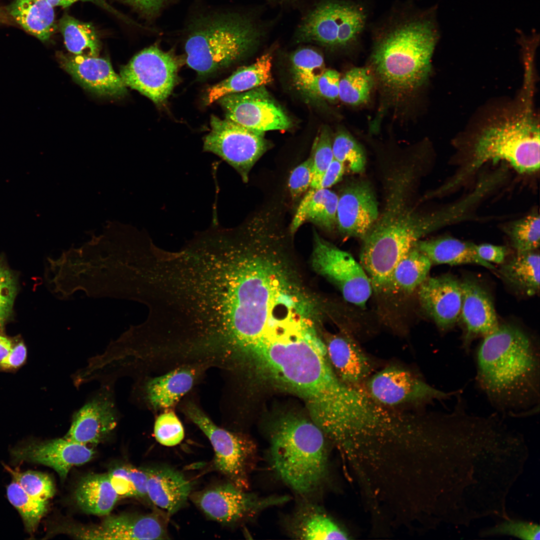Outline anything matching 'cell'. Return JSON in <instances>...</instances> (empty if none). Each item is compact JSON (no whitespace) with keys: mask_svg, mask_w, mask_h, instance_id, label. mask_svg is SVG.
I'll list each match as a JSON object with an SVG mask.
<instances>
[{"mask_svg":"<svg viewBox=\"0 0 540 540\" xmlns=\"http://www.w3.org/2000/svg\"><path fill=\"white\" fill-rule=\"evenodd\" d=\"M506 232L516 252L536 250L540 240L538 214L533 212L512 222L507 226Z\"/></svg>","mask_w":540,"mask_h":540,"instance_id":"cell-40","label":"cell"},{"mask_svg":"<svg viewBox=\"0 0 540 540\" xmlns=\"http://www.w3.org/2000/svg\"><path fill=\"white\" fill-rule=\"evenodd\" d=\"M225 118L246 128L262 132L286 130L292 122L264 86L222 96L218 100Z\"/></svg>","mask_w":540,"mask_h":540,"instance_id":"cell-16","label":"cell"},{"mask_svg":"<svg viewBox=\"0 0 540 540\" xmlns=\"http://www.w3.org/2000/svg\"><path fill=\"white\" fill-rule=\"evenodd\" d=\"M374 84V76L366 68H354L340 78L338 98L344 102L358 106L370 99Z\"/></svg>","mask_w":540,"mask_h":540,"instance_id":"cell-39","label":"cell"},{"mask_svg":"<svg viewBox=\"0 0 540 540\" xmlns=\"http://www.w3.org/2000/svg\"><path fill=\"white\" fill-rule=\"evenodd\" d=\"M412 180V175L404 171L390 174L384 208L362 239L360 264L377 295L384 294L394 268L416 242L458 218L452 205L425 212L410 204L408 196Z\"/></svg>","mask_w":540,"mask_h":540,"instance_id":"cell-4","label":"cell"},{"mask_svg":"<svg viewBox=\"0 0 540 540\" xmlns=\"http://www.w3.org/2000/svg\"><path fill=\"white\" fill-rule=\"evenodd\" d=\"M532 92H523L514 107L491 119L479 130L470 160L447 184L454 188L486 162L504 160L520 174L540 168V126L534 112Z\"/></svg>","mask_w":540,"mask_h":540,"instance_id":"cell-6","label":"cell"},{"mask_svg":"<svg viewBox=\"0 0 540 540\" xmlns=\"http://www.w3.org/2000/svg\"><path fill=\"white\" fill-rule=\"evenodd\" d=\"M58 56L62 67L87 90L115 98L126 94L127 87L108 60L60 53Z\"/></svg>","mask_w":540,"mask_h":540,"instance_id":"cell-21","label":"cell"},{"mask_svg":"<svg viewBox=\"0 0 540 540\" xmlns=\"http://www.w3.org/2000/svg\"><path fill=\"white\" fill-rule=\"evenodd\" d=\"M179 403L180 411L209 440L214 450V466L232 484L244 490L256 456V445L248 436L216 425L191 397Z\"/></svg>","mask_w":540,"mask_h":540,"instance_id":"cell-9","label":"cell"},{"mask_svg":"<svg viewBox=\"0 0 540 540\" xmlns=\"http://www.w3.org/2000/svg\"><path fill=\"white\" fill-rule=\"evenodd\" d=\"M313 178L312 160L310 156L296 167L288 180V189L293 200H298L310 188Z\"/></svg>","mask_w":540,"mask_h":540,"instance_id":"cell-46","label":"cell"},{"mask_svg":"<svg viewBox=\"0 0 540 540\" xmlns=\"http://www.w3.org/2000/svg\"></svg>","mask_w":540,"mask_h":540,"instance_id":"cell-55","label":"cell"},{"mask_svg":"<svg viewBox=\"0 0 540 540\" xmlns=\"http://www.w3.org/2000/svg\"><path fill=\"white\" fill-rule=\"evenodd\" d=\"M116 424L112 400L108 396L100 395L76 413L64 438L87 446L96 445L109 436Z\"/></svg>","mask_w":540,"mask_h":540,"instance_id":"cell-25","label":"cell"},{"mask_svg":"<svg viewBox=\"0 0 540 540\" xmlns=\"http://www.w3.org/2000/svg\"><path fill=\"white\" fill-rule=\"evenodd\" d=\"M154 432L156 440L167 446L179 444L184 437L182 424L173 410L164 411L156 417Z\"/></svg>","mask_w":540,"mask_h":540,"instance_id":"cell-45","label":"cell"},{"mask_svg":"<svg viewBox=\"0 0 540 540\" xmlns=\"http://www.w3.org/2000/svg\"><path fill=\"white\" fill-rule=\"evenodd\" d=\"M10 18L8 14L6 13V10L0 8V22L3 23H8L10 22Z\"/></svg>","mask_w":540,"mask_h":540,"instance_id":"cell-54","label":"cell"},{"mask_svg":"<svg viewBox=\"0 0 540 540\" xmlns=\"http://www.w3.org/2000/svg\"><path fill=\"white\" fill-rule=\"evenodd\" d=\"M332 140L328 128H322L313 144L311 157L312 160L313 178L309 188L318 189L321 178L334 159L332 150Z\"/></svg>","mask_w":540,"mask_h":540,"instance_id":"cell-44","label":"cell"},{"mask_svg":"<svg viewBox=\"0 0 540 540\" xmlns=\"http://www.w3.org/2000/svg\"><path fill=\"white\" fill-rule=\"evenodd\" d=\"M270 462L277 476L300 494L320 486L326 471L324 434L313 422L286 416L274 424L270 434Z\"/></svg>","mask_w":540,"mask_h":540,"instance_id":"cell-7","label":"cell"},{"mask_svg":"<svg viewBox=\"0 0 540 540\" xmlns=\"http://www.w3.org/2000/svg\"><path fill=\"white\" fill-rule=\"evenodd\" d=\"M47 0L49 2V3L53 7L56 6H62L63 8L68 7L70 6L73 4L74 3L76 2H78V1L90 2H93V3L95 4H98V6H102V7L106 8V10H110V11H111L112 12L114 11V12L115 13L118 14L117 12H116V10H114L113 8H112V7L109 6V5L107 3H106L104 2V0Z\"/></svg>","mask_w":540,"mask_h":540,"instance_id":"cell-53","label":"cell"},{"mask_svg":"<svg viewBox=\"0 0 540 540\" xmlns=\"http://www.w3.org/2000/svg\"><path fill=\"white\" fill-rule=\"evenodd\" d=\"M328 356L338 378L344 382L358 386L368 379L374 364L354 338L345 332L322 334Z\"/></svg>","mask_w":540,"mask_h":540,"instance_id":"cell-24","label":"cell"},{"mask_svg":"<svg viewBox=\"0 0 540 540\" xmlns=\"http://www.w3.org/2000/svg\"><path fill=\"white\" fill-rule=\"evenodd\" d=\"M284 237L253 230L226 233L202 277L198 314L212 333L242 344L314 318L320 296L306 282Z\"/></svg>","mask_w":540,"mask_h":540,"instance_id":"cell-1","label":"cell"},{"mask_svg":"<svg viewBox=\"0 0 540 540\" xmlns=\"http://www.w3.org/2000/svg\"><path fill=\"white\" fill-rule=\"evenodd\" d=\"M540 261L536 250L516 252L502 266L500 276L512 287L532 296L540 290Z\"/></svg>","mask_w":540,"mask_h":540,"instance_id":"cell-33","label":"cell"},{"mask_svg":"<svg viewBox=\"0 0 540 540\" xmlns=\"http://www.w3.org/2000/svg\"><path fill=\"white\" fill-rule=\"evenodd\" d=\"M144 469L150 501L169 515L184 506L191 492L192 484L181 472L164 466Z\"/></svg>","mask_w":540,"mask_h":540,"instance_id":"cell-26","label":"cell"},{"mask_svg":"<svg viewBox=\"0 0 540 540\" xmlns=\"http://www.w3.org/2000/svg\"><path fill=\"white\" fill-rule=\"evenodd\" d=\"M462 302L460 317L464 324L463 348L468 353L472 341L487 336L499 326L494 308L488 292L477 280L466 278L460 281Z\"/></svg>","mask_w":540,"mask_h":540,"instance_id":"cell-23","label":"cell"},{"mask_svg":"<svg viewBox=\"0 0 540 540\" xmlns=\"http://www.w3.org/2000/svg\"><path fill=\"white\" fill-rule=\"evenodd\" d=\"M368 394L385 406L425 404L456 396L460 390L446 392L434 388L412 373L398 366L390 365L367 380Z\"/></svg>","mask_w":540,"mask_h":540,"instance_id":"cell-15","label":"cell"},{"mask_svg":"<svg viewBox=\"0 0 540 540\" xmlns=\"http://www.w3.org/2000/svg\"><path fill=\"white\" fill-rule=\"evenodd\" d=\"M4 468L12 475L13 480L31 496L48 501L54 496L56 492L54 484L47 474L34 470L20 472L6 466Z\"/></svg>","mask_w":540,"mask_h":540,"instance_id":"cell-42","label":"cell"},{"mask_svg":"<svg viewBox=\"0 0 540 540\" xmlns=\"http://www.w3.org/2000/svg\"><path fill=\"white\" fill-rule=\"evenodd\" d=\"M53 8L47 0H13L5 10L26 32L46 42L58 28Z\"/></svg>","mask_w":540,"mask_h":540,"instance_id":"cell-29","label":"cell"},{"mask_svg":"<svg viewBox=\"0 0 540 540\" xmlns=\"http://www.w3.org/2000/svg\"><path fill=\"white\" fill-rule=\"evenodd\" d=\"M334 159L344 164L355 173L364 172L366 164L364 150L360 145L348 132L340 131L332 142Z\"/></svg>","mask_w":540,"mask_h":540,"instance_id":"cell-41","label":"cell"},{"mask_svg":"<svg viewBox=\"0 0 540 540\" xmlns=\"http://www.w3.org/2000/svg\"><path fill=\"white\" fill-rule=\"evenodd\" d=\"M18 290V279L4 258L0 257V334L12 317L13 306Z\"/></svg>","mask_w":540,"mask_h":540,"instance_id":"cell-43","label":"cell"},{"mask_svg":"<svg viewBox=\"0 0 540 540\" xmlns=\"http://www.w3.org/2000/svg\"><path fill=\"white\" fill-rule=\"evenodd\" d=\"M72 530L82 539H168L166 525L154 514H123L108 516L99 525Z\"/></svg>","mask_w":540,"mask_h":540,"instance_id":"cell-22","label":"cell"},{"mask_svg":"<svg viewBox=\"0 0 540 540\" xmlns=\"http://www.w3.org/2000/svg\"><path fill=\"white\" fill-rule=\"evenodd\" d=\"M294 82L300 90L316 95L317 82L326 70L322 56L310 48L298 49L291 56Z\"/></svg>","mask_w":540,"mask_h":540,"instance_id":"cell-36","label":"cell"},{"mask_svg":"<svg viewBox=\"0 0 540 540\" xmlns=\"http://www.w3.org/2000/svg\"><path fill=\"white\" fill-rule=\"evenodd\" d=\"M320 328H296L256 340L242 352L240 366L248 382L257 376L302 399L326 432L344 416L354 391L333 370Z\"/></svg>","mask_w":540,"mask_h":540,"instance_id":"cell-2","label":"cell"},{"mask_svg":"<svg viewBox=\"0 0 540 540\" xmlns=\"http://www.w3.org/2000/svg\"><path fill=\"white\" fill-rule=\"evenodd\" d=\"M58 26L70 52L78 56H98L100 41L92 24L66 14L60 20Z\"/></svg>","mask_w":540,"mask_h":540,"instance_id":"cell-35","label":"cell"},{"mask_svg":"<svg viewBox=\"0 0 540 540\" xmlns=\"http://www.w3.org/2000/svg\"><path fill=\"white\" fill-rule=\"evenodd\" d=\"M344 172V164L334 159L324 174L318 189L328 188L336 184L341 180Z\"/></svg>","mask_w":540,"mask_h":540,"instance_id":"cell-50","label":"cell"},{"mask_svg":"<svg viewBox=\"0 0 540 540\" xmlns=\"http://www.w3.org/2000/svg\"><path fill=\"white\" fill-rule=\"evenodd\" d=\"M486 534H508L523 540H539L538 524L522 521L508 520L486 532Z\"/></svg>","mask_w":540,"mask_h":540,"instance_id":"cell-47","label":"cell"},{"mask_svg":"<svg viewBox=\"0 0 540 540\" xmlns=\"http://www.w3.org/2000/svg\"><path fill=\"white\" fill-rule=\"evenodd\" d=\"M245 490L228 482L196 492L191 498L207 517L225 525L237 524L289 500L287 496L260 497Z\"/></svg>","mask_w":540,"mask_h":540,"instance_id":"cell-14","label":"cell"},{"mask_svg":"<svg viewBox=\"0 0 540 540\" xmlns=\"http://www.w3.org/2000/svg\"><path fill=\"white\" fill-rule=\"evenodd\" d=\"M340 76L334 70H326L317 82L316 95L334 100L338 98Z\"/></svg>","mask_w":540,"mask_h":540,"instance_id":"cell-48","label":"cell"},{"mask_svg":"<svg viewBox=\"0 0 540 540\" xmlns=\"http://www.w3.org/2000/svg\"><path fill=\"white\" fill-rule=\"evenodd\" d=\"M310 264L318 274L334 285L347 302L364 308L372 292L364 268L347 252L314 232Z\"/></svg>","mask_w":540,"mask_h":540,"instance_id":"cell-12","label":"cell"},{"mask_svg":"<svg viewBox=\"0 0 540 540\" xmlns=\"http://www.w3.org/2000/svg\"><path fill=\"white\" fill-rule=\"evenodd\" d=\"M192 24L185 42L186 62L201 77L245 56L262 36L252 19L236 13L208 16Z\"/></svg>","mask_w":540,"mask_h":540,"instance_id":"cell-8","label":"cell"},{"mask_svg":"<svg viewBox=\"0 0 540 540\" xmlns=\"http://www.w3.org/2000/svg\"><path fill=\"white\" fill-rule=\"evenodd\" d=\"M108 474L119 497L148 500L147 475L144 468L119 465L112 468Z\"/></svg>","mask_w":540,"mask_h":540,"instance_id":"cell-37","label":"cell"},{"mask_svg":"<svg viewBox=\"0 0 540 540\" xmlns=\"http://www.w3.org/2000/svg\"><path fill=\"white\" fill-rule=\"evenodd\" d=\"M418 296L422 309L440 330L452 328L460 318L462 292L456 277L428 276L418 288Z\"/></svg>","mask_w":540,"mask_h":540,"instance_id":"cell-20","label":"cell"},{"mask_svg":"<svg viewBox=\"0 0 540 540\" xmlns=\"http://www.w3.org/2000/svg\"><path fill=\"white\" fill-rule=\"evenodd\" d=\"M391 20L378 30L372 62L384 87L396 95H404L427 80L438 32L432 10Z\"/></svg>","mask_w":540,"mask_h":540,"instance_id":"cell-5","label":"cell"},{"mask_svg":"<svg viewBox=\"0 0 540 540\" xmlns=\"http://www.w3.org/2000/svg\"><path fill=\"white\" fill-rule=\"evenodd\" d=\"M338 198L328 188H309L292 219L290 232L294 234L306 222H310L326 231L334 230L336 227Z\"/></svg>","mask_w":540,"mask_h":540,"instance_id":"cell-28","label":"cell"},{"mask_svg":"<svg viewBox=\"0 0 540 540\" xmlns=\"http://www.w3.org/2000/svg\"><path fill=\"white\" fill-rule=\"evenodd\" d=\"M210 126L204 138V150L222 158L248 182L250 170L268 150L265 132L215 116H211Z\"/></svg>","mask_w":540,"mask_h":540,"instance_id":"cell-11","label":"cell"},{"mask_svg":"<svg viewBox=\"0 0 540 540\" xmlns=\"http://www.w3.org/2000/svg\"><path fill=\"white\" fill-rule=\"evenodd\" d=\"M475 250L482 259L490 264H502L508 254L506 246L488 244H475Z\"/></svg>","mask_w":540,"mask_h":540,"instance_id":"cell-49","label":"cell"},{"mask_svg":"<svg viewBox=\"0 0 540 540\" xmlns=\"http://www.w3.org/2000/svg\"><path fill=\"white\" fill-rule=\"evenodd\" d=\"M432 265L428 258L414 246L394 268L384 294L396 298L411 294L428 277Z\"/></svg>","mask_w":540,"mask_h":540,"instance_id":"cell-31","label":"cell"},{"mask_svg":"<svg viewBox=\"0 0 540 540\" xmlns=\"http://www.w3.org/2000/svg\"><path fill=\"white\" fill-rule=\"evenodd\" d=\"M14 338L0 334V372H5L12 356Z\"/></svg>","mask_w":540,"mask_h":540,"instance_id":"cell-52","label":"cell"},{"mask_svg":"<svg viewBox=\"0 0 540 540\" xmlns=\"http://www.w3.org/2000/svg\"><path fill=\"white\" fill-rule=\"evenodd\" d=\"M207 370L201 366H184L147 378L142 387L147 406L154 412L173 410L203 380Z\"/></svg>","mask_w":540,"mask_h":540,"instance_id":"cell-19","label":"cell"},{"mask_svg":"<svg viewBox=\"0 0 540 540\" xmlns=\"http://www.w3.org/2000/svg\"><path fill=\"white\" fill-rule=\"evenodd\" d=\"M292 535L302 540H346V534L316 506L300 510L290 524Z\"/></svg>","mask_w":540,"mask_h":540,"instance_id":"cell-34","label":"cell"},{"mask_svg":"<svg viewBox=\"0 0 540 540\" xmlns=\"http://www.w3.org/2000/svg\"><path fill=\"white\" fill-rule=\"evenodd\" d=\"M182 60L172 52L152 46L122 67L120 76L126 87L136 90L156 104H163L178 82Z\"/></svg>","mask_w":540,"mask_h":540,"instance_id":"cell-13","label":"cell"},{"mask_svg":"<svg viewBox=\"0 0 540 540\" xmlns=\"http://www.w3.org/2000/svg\"><path fill=\"white\" fill-rule=\"evenodd\" d=\"M414 246L426 256L432 264L460 265L475 264L494 270L490 263L482 259L476 253L475 244L449 236L418 240Z\"/></svg>","mask_w":540,"mask_h":540,"instance_id":"cell-30","label":"cell"},{"mask_svg":"<svg viewBox=\"0 0 540 540\" xmlns=\"http://www.w3.org/2000/svg\"><path fill=\"white\" fill-rule=\"evenodd\" d=\"M74 498L84 512L96 516L109 514L119 496L113 488L108 474H92L78 483Z\"/></svg>","mask_w":540,"mask_h":540,"instance_id":"cell-32","label":"cell"},{"mask_svg":"<svg viewBox=\"0 0 540 540\" xmlns=\"http://www.w3.org/2000/svg\"><path fill=\"white\" fill-rule=\"evenodd\" d=\"M366 20V12L360 4L326 0L302 21L296 31V40L330 48L347 46L357 40Z\"/></svg>","mask_w":540,"mask_h":540,"instance_id":"cell-10","label":"cell"},{"mask_svg":"<svg viewBox=\"0 0 540 540\" xmlns=\"http://www.w3.org/2000/svg\"><path fill=\"white\" fill-rule=\"evenodd\" d=\"M6 494L9 502L20 513L26 531L32 535L48 510V501L31 496L14 480L7 486Z\"/></svg>","mask_w":540,"mask_h":540,"instance_id":"cell-38","label":"cell"},{"mask_svg":"<svg viewBox=\"0 0 540 540\" xmlns=\"http://www.w3.org/2000/svg\"><path fill=\"white\" fill-rule=\"evenodd\" d=\"M272 56L266 53L252 64L238 68L228 78L208 88L204 104L209 106L226 95L264 86L272 80Z\"/></svg>","mask_w":540,"mask_h":540,"instance_id":"cell-27","label":"cell"},{"mask_svg":"<svg viewBox=\"0 0 540 540\" xmlns=\"http://www.w3.org/2000/svg\"><path fill=\"white\" fill-rule=\"evenodd\" d=\"M378 215L374 192L367 181L352 182L338 198L336 227L344 236L362 239Z\"/></svg>","mask_w":540,"mask_h":540,"instance_id":"cell-18","label":"cell"},{"mask_svg":"<svg viewBox=\"0 0 540 540\" xmlns=\"http://www.w3.org/2000/svg\"><path fill=\"white\" fill-rule=\"evenodd\" d=\"M142 13L152 16L158 14L168 0H122Z\"/></svg>","mask_w":540,"mask_h":540,"instance_id":"cell-51","label":"cell"},{"mask_svg":"<svg viewBox=\"0 0 540 540\" xmlns=\"http://www.w3.org/2000/svg\"><path fill=\"white\" fill-rule=\"evenodd\" d=\"M474 352L477 388L502 416L539 412L540 354L534 339L520 327L499 324L482 338Z\"/></svg>","mask_w":540,"mask_h":540,"instance_id":"cell-3","label":"cell"},{"mask_svg":"<svg viewBox=\"0 0 540 540\" xmlns=\"http://www.w3.org/2000/svg\"><path fill=\"white\" fill-rule=\"evenodd\" d=\"M15 462L26 461L53 468L64 480L73 466L84 464L93 458L92 448L63 438L44 442L28 440L10 451Z\"/></svg>","mask_w":540,"mask_h":540,"instance_id":"cell-17","label":"cell"}]
</instances>
